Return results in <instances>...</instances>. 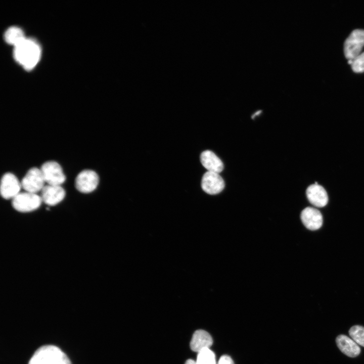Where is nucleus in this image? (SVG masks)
I'll return each mask as SVG.
<instances>
[{"mask_svg":"<svg viewBox=\"0 0 364 364\" xmlns=\"http://www.w3.org/2000/svg\"><path fill=\"white\" fill-rule=\"evenodd\" d=\"M364 46V30H353L344 43V53L348 59H353L361 53Z\"/></svg>","mask_w":364,"mask_h":364,"instance_id":"20e7f679","label":"nucleus"},{"mask_svg":"<svg viewBox=\"0 0 364 364\" xmlns=\"http://www.w3.org/2000/svg\"><path fill=\"white\" fill-rule=\"evenodd\" d=\"M197 364H216L215 355L210 348L205 349L198 353Z\"/></svg>","mask_w":364,"mask_h":364,"instance_id":"f3484780","label":"nucleus"},{"mask_svg":"<svg viewBox=\"0 0 364 364\" xmlns=\"http://www.w3.org/2000/svg\"><path fill=\"white\" fill-rule=\"evenodd\" d=\"M99 182V177L94 170L85 169L80 172L75 180L76 189L82 193L87 194L94 191Z\"/></svg>","mask_w":364,"mask_h":364,"instance_id":"423d86ee","label":"nucleus"},{"mask_svg":"<svg viewBox=\"0 0 364 364\" xmlns=\"http://www.w3.org/2000/svg\"><path fill=\"white\" fill-rule=\"evenodd\" d=\"M201 188L206 193L215 195L223 190L224 182L218 173L207 171L202 176Z\"/></svg>","mask_w":364,"mask_h":364,"instance_id":"1a4fd4ad","label":"nucleus"},{"mask_svg":"<svg viewBox=\"0 0 364 364\" xmlns=\"http://www.w3.org/2000/svg\"><path fill=\"white\" fill-rule=\"evenodd\" d=\"M200 161L208 171L220 173L223 169L222 161L210 150L203 151L200 155Z\"/></svg>","mask_w":364,"mask_h":364,"instance_id":"2eb2a0df","label":"nucleus"},{"mask_svg":"<svg viewBox=\"0 0 364 364\" xmlns=\"http://www.w3.org/2000/svg\"><path fill=\"white\" fill-rule=\"evenodd\" d=\"M28 364H71L66 354L59 347L47 345L39 347Z\"/></svg>","mask_w":364,"mask_h":364,"instance_id":"f03ea898","label":"nucleus"},{"mask_svg":"<svg viewBox=\"0 0 364 364\" xmlns=\"http://www.w3.org/2000/svg\"><path fill=\"white\" fill-rule=\"evenodd\" d=\"M260 112H261V111H258L257 112L255 113L254 114V115H252V118H254V117H255L256 115H259L260 113Z\"/></svg>","mask_w":364,"mask_h":364,"instance_id":"4be33fe9","label":"nucleus"},{"mask_svg":"<svg viewBox=\"0 0 364 364\" xmlns=\"http://www.w3.org/2000/svg\"><path fill=\"white\" fill-rule=\"evenodd\" d=\"M65 190L61 186H44L41 190L42 202L49 206H55L60 203L65 198Z\"/></svg>","mask_w":364,"mask_h":364,"instance_id":"9d476101","label":"nucleus"},{"mask_svg":"<svg viewBox=\"0 0 364 364\" xmlns=\"http://www.w3.org/2000/svg\"><path fill=\"white\" fill-rule=\"evenodd\" d=\"M300 218L304 226L310 230H318L323 224L322 213L313 207L304 208L301 213Z\"/></svg>","mask_w":364,"mask_h":364,"instance_id":"9b49d317","label":"nucleus"},{"mask_svg":"<svg viewBox=\"0 0 364 364\" xmlns=\"http://www.w3.org/2000/svg\"><path fill=\"white\" fill-rule=\"evenodd\" d=\"M185 364H197V363H196V361H195L193 359H188L186 361Z\"/></svg>","mask_w":364,"mask_h":364,"instance_id":"412c9836","label":"nucleus"},{"mask_svg":"<svg viewBox=\"0 0 364 364\" xmlns=\"http://www.w3.org/2000/svg\"><path fill=\"white\" fill-rule=\"evenodd\" d=\"M306 194L309 202L315 207H322L328 203V196L326 191L317 183L310 185Z\"/></svg>","mask_w":364,"mask_h":364,"instance_id":"f8f14e48","label":"nucleus"},{"mask_svg":"<svg viewBox=\"0 0 364 364\" xmlns=\"http://www.w3.org/2000/svg\"><path fill=\"white\" fill-rule=\"evenodd\" d=\"M337 345L340 350L350 357L358 356L360 352L358 345L352 339L344 335H340L336 339Z\"/></svg>","mask_w":364,"mask_h":364,"instance_id":"4468645a","label":"nucleus"},{"mask_svg":"<svg viewBox=\"0 0 364 364\" xmlns=\"http://www.w3.org/2000/svg\"><path fill=\"white\" fill-rule=\"evenodd\" d=\"M21 183L12 173H5L1 180L0 192L2 197L5 199H13L20 192Z\"/></svg>","mask_w":364,"mask_h":364,"instance_id":"6e6552de","label":"nucleus"},{"mask_svg":"<svg viewBox=\"0 0 364 364\" xmlns=\"http://www.w3.org/2000/svg\"><path fill=\"white\" fill-rule=\"evenodd\" d=\"M42 202L41 196L28 192H20L12 201L14 209L22 213H27L38 209Z\"/></svg>","mask_w":364,"mask_h":364,"instance_id":"7ed1b4c3","label":"nucleus"},{"mask_svg":"<svg viewBox=\"0 0 364 364\" xmlns=\"http://www.w3.org/2000/svg\"><path fill=\"white\" fill-rule=\"evenodd\" d=\"M212 343V338L207 332L203 330H198L193 335L190 347L192 350L198 353L202 350L209 348Z\"/></svg>","mask_w":364,"mask_h":364,"instance_id":"ddd939ff","label":"nucleus"},{"mask_svg":"<svg viewBox=\"0 0 364 364\" xmlns=\"http://www.w3.org/2000/svg\"><path fill=\"white\" fill-rule=\"evenodd\" d=\"M44 183L42 173L37 167L29 169L21 182L22 188L26 192L35 194L42 190Z\"/></svg>","mask_w":364,"mask_h":364,"instance_id":"0eeeda50","label":"nucleus"},{"mask_svg":"<svg viewBox=\"0 0 364 364\" xmlns=\"http://www.w3.org/2000/svg\"><path fill=\"white\" fill-rule=\"evenodd\" d=\"M25 38L23 30L17 26H11L8 28L4 33L5 41L14 47L18 44Z\"/></svg>","mask_w":364,"mask_h":364,"instance_id":"dca6fc26","label":"nucleus"},{"mask_svg":"<svg viewBox=\"0 0 364 364\" xmlns=\"http://www.w3.org/2000/svg\"><path fill=\"white\" fill-rule=\"evenodd\" d=\"M351 65L352 70L356 73L364 72V52L361 53L355 58L352 59Z\"/></svg>","mask_w":364,"mask_h":364,"instance_id":"6ab92c4d","label":"nucleus"},{"mask_svg":"<svg viewBox=\"0 0 364 364\" xmlns=\"http://www.w3.org/2000/svg\"><path fill=\"white\" fill-rule=\"evenodd\" d=\"M349 334L357 344L364 347V327L359 325L352 326L349 330Z\"/></svg>","mask_w":364,"mask_h":364,"instance_id":"a211bd4d","label":"nucleus"},{"mask_svg":"<svg viewBox=\"0 0 364 364\" xmlns=\"http://www.w3.org/2000/svg\"><path fill=\"white\" fill-rule=\"evenodd\" d=\"M40 169L48 185L61 186L66 180V176L61 166L55 161L44 162Z\"/></svg>","mask_w":364,"mask_h":364,"instance_id":"39448f33","label":"nucleus"},{"mask_svg":"<svg viewBox=\"0 0 364 364\" xmlns=\"http://www.w3.org/2000/svg\"><path fill=\"white\" fill-rule=\"evenodd\" d=\"M218 364H234L232 358L227 355H224L219 358Z\"/></svg>","mask_w":364,"mask_h":364,"instance_id":"aec40b11","label":"nucleus"},{"mask_svg":"<svg viewBox=\"0 0 364 364\" xmlns=\"http://www.w3.org/2000/svg\"><path fill=\"white\" fill-rule=\"evenodd\" d=\"M41 56V48L37 41L31 38H25L14 47L13 57L15 60L27 71L33 69Z\"/></svg>","mask_w":364,"mask_h":364,"instance_id":"f257e3e1","label":"nucleus"}]
</instances>
